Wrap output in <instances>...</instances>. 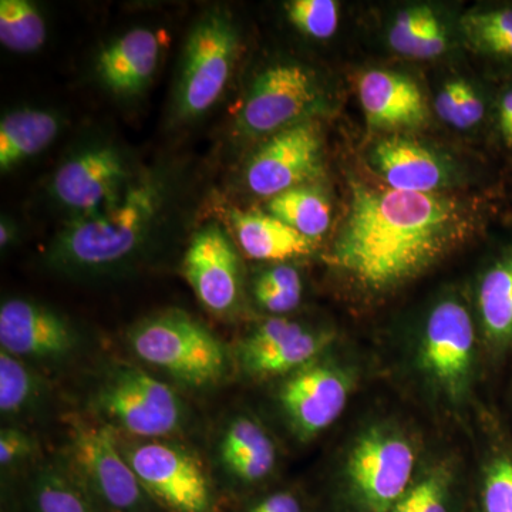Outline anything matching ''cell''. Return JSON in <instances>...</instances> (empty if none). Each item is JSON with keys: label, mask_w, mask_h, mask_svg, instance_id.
<instances>
[{"label": "cell", "mask_w": 512, "mask_h": 512, "mask_svg": "<svg viewBox=\"0 0 512 512\" xmlns=\"http://www.w3.org/2000/svg\"><path fill=\"white\" fill-rule=\"evenodd\" d=\"M463 204L440 194L377 190L352 183L348 217L330 261L372 291L396 288L421 274L466 238Z\"/></svg>", "instance_id": "6da1fadb"}, {"label": "cell", "mask_w": 512, "mask_h": 512, "mask_svg": "<svg viewBox=\"0 0 512 512\" xmlns=\"http://www.w3.org/2000/svg\"><path fill=\"white\" fill-rule=\"evenodd\" d=\"M165 200L163 178H134L116 204L64 225L47 251V262L70 275L109 274L130 264L146 247Z\"/></svg>", "instance_id": "7a4b0ae2"}, {"label": "cell", "mask_w": 512, "mask_h": 512, "mask_svg": "<svg viewBox=\"0 0 512 512\" xmlns=\"http://www.w3.org/2000/svg\"><path fill=\"white\" fill-rule=\"evenodd\" d=\"M134 355L190 389H210L228 370L227 350L200 320L184 312L158 313L128 333Z\"/></svg>", "instance_id": "3957f363"}, {"label": "cell", "mask_w": 512, "mask_h": 512, "mask_svg": "<svg viewBox=\"0 0 512 512\" xmlns=\"http://www.w3.org/2000/svg\"><path fill=\"white\" fill-rule=\"evenodd\" d=\"M67 451L73 477L107 512H156L158 504L128 463L116 430L103 420H67Z\"/></svg>", "instance_id": "277c9868"}, {"label": "cell", "mask_w": 512, "mask_h": 512, "mask_svg": "<svg viewBox=\"0 0 512 512\" xmlns=\"http://www.w3.org/2000/svg\"><path fill=\"white\" fill-rule=\"evenodd\" d=\"M104 423L138 440H161L183 430L187 407L180 394L140 367L117 365L93 397Z\"/></svg>", "instance_id": "5b68a950"}, {"label": "cell", "mask_w": 512, "mask_h": 512, "mask_svg": "<svg viewBox=\"0 0 512 512\" xmlns=\"http://www.w3.org/2000/svg\"><path fill=\"white\" fill-rule=\"evenodd\" d=\"M239 33L222 10H210L195 23L185 45L175 94L178 119L194 120L220 100L234 72Z\"/></svg>", "instance_id": "8992f818"}, {"label": "cell", "mask_w": 512, "mask_h": 512, "mask_svg": "<svg viewBox=\"0 0 512 512\" xmlns=\"http://www.w3.org/2000/svg\"><path fill=\"white\" fill-rule=\"evenodd\" d=\"M416 450L400 431L377 426L360 434L346 463L350 494L362 512H392L412 487Z\"/></svg>", "instance_id": "52a82bcc"}, {"label": "cell", "mask_w": 512, "mask_h": 512, "mask_svg": "<svg viewBox=\"0 0 512 512\" xmlns=\"http://www.w3.org/2000/svg\"><path fill=\"white\" fill-rule=\"evenodd\" d=\"M121 450L158 507L170 512H218L207 471L190 451L163 440H138Z\"/></svg>", "instance_id": "ba28073f"}, {"label": "cell", "mask_w": 512, "mask_h": 512, "mask_svg": "<svg viewBox=\"0 0 512 512\" xmlns=\"http://www.w3.org/2000/svg\"><path fill=\"white\" fill-rule=\"evenodd\" d=\"M322 103V90L306 67L274 64L252 83L237 116V130L247 137L272 136L312 120Z\"/></svg>", "instance_id": "9c48e42d"}, {"label": "cell", "mask_w": 512, "mask_h": 512, "mask_svg": "<svg viewBox=\"0 0 512 512\" xmlns=\"http://www.w3.org/2000/svg\"><path fill=\"white\" fill-rule=\"evenodd\" d=\"M133 180L126 158L116 147L94 144L57 168L52 194L73 218L87 217L116 204Z\"/></svg>", "instance_id": "30bf717a"}, {"label": "cell", "mask_w": 512, "mask_h": 512, "mask_svg": "<svg viewBox=\"0 0 512 512\" xmlns=\"http://www.w3.org/2000/svg\"><path fill=\"white\" fill-rule=\"evenodd\" d=\"M322 158L319 124L303 121L269 136L249 158L245 183L255 195L272 198L316 177Z\"/></svg>", "instance_id": "8fae6325"}, {"label": "cell", "mask_w": 512, "mask_h": 512, "mask_svg": "<svg viewBox=\"0 0 512 512\" xmlns=\"http://www.w3.org/2000/svg\"><path fill=\"white\" fill-rule=\"evenodd\" d=\"M476 335L466 306L456 299L437 303L431 311L423 339L421 366L451 399L467 392L473 373Z\"/></svg>", "instance_id": "7c38bea8"}, {"label": "cell", "mask_w": 512, "mask_h": 512, "mask_svg": "<svg viewBox=\"0 0 512 512\" xmlns=\"http://www.w3.org/2000/svg\"><path fill=\"white\" fill-rule=\"evenodd\" d=\"M350 390L352 379L345 370L313 362L289 375L279 390V403L293 433L308 441L339 419Z\"/></svg>", "instance_id": "4fadbf2b"}, {"label": "cell", "mask_w": 512, "mask_h": 512, "mask_svg": "<svg viewBox=\"0 0 512 512\" xmlns=\"http://www.w3.org/2000/svg\"><path fill=\"white\" fill-rule=\"evenodd\" d=\"M183 271L201 305L217 315L234 311L241 295L237 249L217 224L195 232L184 255Z\"/></svg>", "instance_id": "5bb4252c"}, {"label": "cell", "mask_w": 512, "mask_h": 512, "mask_svg": "<svg viewBox=\"0 0 512 512\" xmlns=\"http://www.w3.org/2000/svg\"><path fill=\"white\" fill-rule=\"evenodd\" d=\"M79 345V335L64 316L29 299L0 306V346L19 359L62 360Z\"/></svg>", "instance_id": "9a60e30c"}, {"label": "cell", "mask_w": 512, "mask_h": 512, "mask_svg": "<svg viewBox=\"0 0 512 512\" xmlns=\"http://www.w3.org/2000/svg\"><path fill=\"white\" fill-rule=\"evenodd\" d=\"M369 165L392 190L433 194L451 181L447 161L430 147L402 136L373 146Z\"/></svg>", "instance_id": "2e32d148"}, {"label": "cell", "mask_w": 512, "mask_h": 512, "mask_svg": "<svg viewBox=\"0 0 512 512\" xmlns=\"http://www.w3.org/2000/svg\"><path fill=\"white\" fill-rule=\"evenodd\" d=\"M357 90L370 128H416L429 117L420 87L404 74L369 70L360 77Z\"/></svg>", "instance_id": "e0dca14e"}, {"label": "cell", "mask_w": 512, "mask_h": 512, "mask_svg": "<svg viewBox=\"0 0 512 512\" xmlns=\"http://www.w3.org/2000/svg\"><path fill=\"white\" fill-rule=\"evenodd\" d=\"M160 53L156 32L147 28L128 30L101 50L96 62L97 77L116 96H137L153 79Z\"/></svg>", "instance_id": "ac0fdd59"}, {"label": "cell", "mask_w": 512, "mask_h": 512, "mask_svg": "<svg viewBox=\"0 0 512 512\" xmlns=\"http://www.w3.org/2000/svg\"><path fill=\"white\" fill-rule=\"evenodd\" d=\"M218 463L225 476L237 485L249 487L274 473L276 448L258 421L237 416L222 430L217 447Z\"/></svg>", "instance_id": "d6986e66"}, {"label": "cell", "mask_w": 512, "mask_h": 512, "mask_svg": "<svg viewBox=\"0 0 512 512\" xmlns=\"http://www.w3.org/2000/svg\"><path fill=\"white\" fill-rule=\"evenodd\" d=\"M231 221L239 247L256 261H286L312 252V239L274 215L234 211Z\"/></svg>", "instance_id": "ffe728a7"}, {"label": "cell", "mask_w": 512, "mask_h": 512, "mask_svg": "<svg viewBox=\"0 0 512 512\" xmlns=\"http://www.w3.org/2000/svg\"><path fill=\"white\" fill-rule=\"evenodd\" d=\"M60 119L52 111L23 109L6 114L0 121V170H12L42 153L55 141Z\"/></svg>", "instance_id": "44dd1931"}, {"label": "cell", "mask_w": 512, "mask_h": 512, "mask_svg": "<svg viewBox=\"0 0 512 512\" xmlns=\"http://www.w3.org/2000/svg\"><path fill=\"white\" fill-rule=\"evenodd\" d=\"M478 312L490 342L508 345L512 340V245L481 279Z\"/></svg>", "instance_id": "7402d4cb"}, {"label": "cell", "mask_w": 512, "mask_h": 512, "mask_svg": "<svg viewBox=\"0 0 512 512\" xmlns=\"http://www.w3.org/2000/svg\"><path fill=\"white\" fill-rule=\"evenodd\" d=\"M389 43L399 55L434 59L447 50V29L430 6H412L397 13L390 26Z\"/></svg>", "instance_id": "603a6c76"}, {"label": "cell", "mask_w": 512, "mask_h": 512, "mask_svg": "<svg viewBox=\"0 0 512 512\" xmlns=\"http://www.w3.org/2000/svg\"><path fill=\"white\" fill-rule=\"evenodd\" d=\"M268 211L312 241L322 237L332 222V208L328 198L315 188L305 185L269 198Z\"/></svg>", "instance_id": "cb8c5ba5"}, {"label": "cell", "mask_w": 512, "mask_h": 512, "mask_svg": "<svg viewBox=\"0 0 512 512\" xmlns=\"http://www.w3.org/2000/svg\"><path fill=\"white\" fill-rule=\"evenodd\" d=\"M330 336L303 328L301 332L279 343L265 355L242 363L241 369L251 377H272L292 375L303 367L315 362L323 349L328 346Z\"/></svg>", "instance_id": "d4e9b609"}, {"label": "cell", "mask_w": 512, "mask_h": 512, "mask_svg": "<svg viewBox=\"0 0 512 512\" xmlns=\"http://www.w3.org/2000/svg\"><path fill=\"white\" fill-rule=\"evenodd\" d=\"M32 503L35 512H99L73 474L53 466L37 474Z\"/></svg>", "instance_id": "484cf974"}, {"label": "cell", "mask_w": 512, "mask_h": 512, "mask_svg": "<svg viewBox=\"0 0 512 512\" xmlns=\"http://www.w3.org/2000/svg\"><path fill=\"white\" fill-rule=\"evenodd\" d=\"M46 23L28 0L0 2V42L15 53H33L45 45Z\"/></svg>", "instance_id": "4316f807"}, {"label": "cell", "mask_w": 512, "mask_h": 512, "mask_svg": "<svg viewBox=\"0 0 512 512\" xmlns=\"http://www.w3.org/2000/svg\"><path fill=\"white\" fill-rule=\"evenodd\" d=\"M460 26L473 49L484 55L512 59V8L467 13Z\"/></svg>", "instance_id": "83f0119b"}, {"label": "cell", "mask_w": 512, "mask_h": 512, "mask_svg": "<svg viewBox=\"0 0 512 512\" xmlns=\"http://www.w3.org/2000/svg\"><path fill=\"white\" fill-rule=\"evenodd\" d=\"M40 397V382L19 357L0 352V412L19 416L28 412Z\"/></svg>", "instance_id": "f1b7e54d"}, {"label": "cell", "mask_w": 512, "mask_h": 512, "mask_svg": "<svg viewBox=\"0 0 512 512\" xmlns=\"http://www.w3.org/2000/svg\"><path fill=\"white\" fill-rule=\"evenodd\" d=\"M252 292L266 312L288 313L301 303L302 278L293 266H274L255 279Z\"/></svg>", "instance_id": "f546056e"}, {"label": "cell", "mask_w": 512, "mask_h": 512, "mask_svg": "<svg viewBox=\"0 0 512 512\" xmlns=\"http://www.w3.org/2000/svg\"><path fill=\"white\" fill-rule=\"evenodd\" d=\"M437 114L444 123L458 130H470L478 126L484 117V103L480 94L463 79L444 84L436 97Z\"/></svg>", "instance_id": "4dcf8cb0"}, {"label": "cell", "mask_w": 512, "mask_h": 512, "mask_svg": "<svg viewBox=\"0 0 512 512\" xmlns=\"http://www.w3.org/2000/svg\"><path fill=\"white\" fill-rule=\"evenodd\" d=\"M451 474L437 467L409 488L392 512H450Z\"/></svg>", "instance_id": "1f68e13d"}, {"label": "cell", "mask_w": 512, "mask_h": 512, "mask_svg": "<svg viewBox=\"0 0 512 512\" xmlns=\"http://www.w3.org/2000/svg\"><path fill=\"white\" fill-rule=\"evenodd\" d=\"M285 10L289 22L312 39H329L338 30L339 3L333 0H292Z\"/></svg>", "instance_id": "d6a6232c"}, {"label": "cell", "mask_w": 512, "mask_h": 512, "mask_svg": "<svg viewBox=\"0 0 512 512\" xmlns=\"http://www.w3.org/2000/svg\"><path fill=\"white\" fill-rule=\"evenodd\" d=\"M481 511L512 512V458L497 457L484 471Z\"/></svg>", "instance_id": "836d02e7"}, {"label": "cell", "mask_w": 512, "mask_h": 512, "mask_svg": "<svg viewBox=\"0 0 512 512\" xmlns=\"http://www.w3.org/2000/svg\"><path fill=\"white\" fill-rule=\"evenodd\" d=\"M35 450L32 437L18 429H3L0 433V464L9 467L29 457Z\"/></svg>", "instance_id": "e575fe53"}, {"label": "cell", "mask_w": 512, "mask_h": 512, "mask_svg": "<svg viewBox=\"0 0 512 512\" xmlns=\"http://www.w3.org/2000/svg\"><path fill=\"white\" fill-rule=\"evenodd\" d=\"M247 512H303L301 501L288 491H279L252 505Z\"/></svg>", "instance_id": "d590c367"}, {"label": "cell", "mask_w": 512, "mask_h": 512, "mask_svg": "<svg viewBox=\"0 0 512 512\" xmlns=\"http://www.w3.org/2000/svg\"><path fill=\"white\" fill-rule=\"evenodd\" d=\"M498 128L505 146L512 148V89L508 90L500 101Z\"/></svg>", "instance_id": "8d00e7d4"}, {"label": "cell", "mask_w": 512, "mask_h": 512, "mask_svg": "<svg viewBox=\"0 0 512 512\" xmlns=\"http://www.w3.org/2000/svg\"><path fill=\"white\" fill-rule=\"evenodd\" d=\"M13 235H15V229L10 225V222L2 220V224H0V247H9Z\"/></svg>", "instance_id": "74e56055"}]
</instances>
